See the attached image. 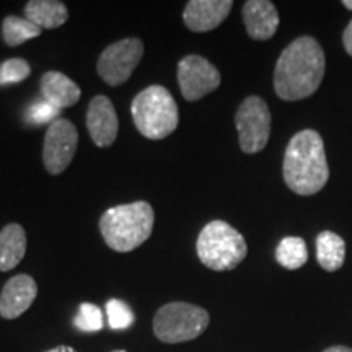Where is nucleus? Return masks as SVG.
<instances>
[{
	"instance_id": "obj_1",
	"label": "nucleus",
	"mask_w": 352,
	"mask_h": 352,
	"mask_svg": "<svg viewBox=\"0 0 352 352\" xmlns=\"http://www.w3.org/2000/svg\"><path fill=\"white\" fill-rule=\"evenodd\" d=\"M324 51L311 36L294 39L280 52L274 69V90L280 100H305L318 90L324 78Z\"/></svg>"
},
{
	"instance_id": "obj_2",
	"label": "nucleus",
	"mask_w": 352,
	"mask_h": 352,
	"mask_svg": "<svg viewBox=\"0 0 352 352\" xmlns=\"http://www.w3.org/2000/svg\"><path fill=\"white\" fill-rule=\"evenodd\" d=\"M284 182L298 196L321 191L329 179V166L323 139L314 129L297 132L287 144L283 165Z\"/></svg>"
},
{
	"instance_id": "obj_3",
	"label": "nucleus",
	"mask_w": 352,
	"mask_h": 352,
	"mask_svg": "<svg viewBox=\"0 0 352 352\" xmlns=\"http://www.w3.org/2000/svg\"><path fill=\"white\" fill-rule=\"evenodd\" d=\"M155 215L148 202L138 201L108 209L100 219V232L109 248L129 253L152 235Z\"/></svg>"
},
{
	"instance_id": "obj_4",
	"label": "nucleus",
	"mask_w": 352,
	"mask_h": 352,
	"mask_svg": "<svg viewBox=\"0 0 352 352\" xmlns=\"http://www.w3.org/2000/svg\"><path fill=\"white\" fill-rule=\"evenodd\" d=\"M131 113L138 131L147 139H165L178 127V104L162 85H152L140 91L132 100Z\"/></svg>"
},
{
	"instance_id": "obj_5",
	"label": "nucleus",
	"mask_w": 352,
	"mask_h": 352,
	"mask_svg": "<svg viewBox=\"0 0 352 352\" xmlns=\"http://www.w3.org/2000/svg\"><path fill=\"white\" fill-rule=\"evenodd\" d=\"M201 263L212 271H232L246 258L243 235L223 220H212L202 228L196 241Z\"/></svg>"
},
{
	"instance_id": "obj_6",
	"label": "nucleus",
	"mask_w": 352,
	"mask_h": 352,
	"mask_svg": "<svg viewBox=\"0 0 352 352\" xmlns=\"http://www.w3.org/2000/svg\"><path fill=\"white\" fill-rule=\"evenodd\" d=\"M209 321L204 308L184 302L166 303L153 318V333L162 342L178 344L199 338L208 329Z\"/></svg>"
},
{
	"instance_id": "obj_7",
	"label": "nucleus",
	"mask_w": 352,
	"mask_h": 352,
	"mask_svg": "<svg viewBox=\"0 0 352 352\" xmlns=\"http://www.w3.org/2000/svg\"><path fill=\"white\" fill-rule=\"evenodd\" d=\"M235 126L240 148L245 153H258L266 147L271 135L270 107L259 96H248L236 109Z\"/></svg>"
},
{
	"instance_id": "obj_8",
	"label": "nucleus",
	"mask_w": 352,
	"mask_h": 352,
	"mask_svg": "<svg viewBox=\"0 0 352 352\" xmlns=\"http://www.w3.org/2000/svg\"><path fill=\"white\" fill-rule=\"evenodd\" d=\"M142 56V41L138 38H126L109 44L107 50L101 52L96 69H98L100 77L108 85L118 87L129 80Z\"/></svg>"
},
{
	"instance_id": "obj_9",
	"label": "nucleus",
	"mask_w": 352,
	"mask_h": 352,
	"mask_svg": "<svg viewBox=\"0 0 352 352\" xmlns=\"http://www.w3.org/2000/svg\"><path fill=\"white\" fill-rule=\"evenodd\" d=\"M78 132L69 120H56L44 135L43 162L51 175H60L77 152Z\"/></svg>"
},
{
	"instance_id": "obj_10",
	"label": "nucleus",
	"mask_w": 352,
	"mask_h": 352,
	"mask_svg": "<svg viewBox=\"0 0 352 352\" xmlns=\"http://www.w3.org/2000/svg\"><path fill=\"white\" fill-rule=\"evenodd\" d=\"M220 72L206 57L189 54L178 64V83L184 100L197 101L220 85Z\"/></svg>"
},
{
	"instance_id": "obj_11",
	"label": "nucleus",
	"mask_w": 352,
	"mask_h": 352,
	"mask_svg": "<svg viewBox=\"0 0 352 352\" xmlns=\"http://www.w3.org/2000/svg\"><path fill=\"white\" fill-rule=\"evenodd\" d=\"M87 129L96 147H109L114 144L120 131L118 114L111 100L104 95H96L88 104Z\"/></svg>"
},
{
	"instance_id": "obj_12",
	"label": "nucleus",
	"mask_w": 352,
	"mask_h": 352,
	"mask_svg": "<svg viewBox=\"0 0 352 352\" xmlns=\"http://www.w3.org/2000/svg\"><path fill=\"white\" fill-rule=\"evenodd\" d=\"M232 7V0H191L184 7L183 21L195 33L210 32L223 23Z\"/></svg>"
},
{
	"instance_id": "obj_13",
	"label": "nucleus",
	"mask_w": 352,
	"mask_h": 352,
	"mask_svg": "<svg viewBox=\"0 0 352 352\" xmlns=\"http://www.w3.org/2000/svg\"><path fill=\"white\" fill-rule=\"evenodd\" d=\"M38 296V285L28 274L12 277L0 294V315L6 320H15L33 305Z\"/></svg>"
},
{
	"instance_id": "obj_14",
	"label": "nucleus",
	"mask_w": 352,
	"mask_h": 352,
	"mask_svg": "<svg viewBox=\"0 0 352 352\" xmlns=\"http://www.w3.org/2000/svg\"><path fill=\"white\" fill-rule=\"evenodd\" d=\"M241 15H243L246 33L256 41L271 39L279 28V13L270 0H248L245 2Z\"/></svg>"
},
{
	"instance_id": "obj_15",
	"label": "nucleus",
	"mask_w": 352,
	"mask_h": 352,
	"mask_svg": "<svg viewBox=\"0 0 352 352\" xmlns=\"http://www.w3.org/2000/svg\"><path fill=\"white\" fill-rule=\"evenodd\" d=\"M41 94L44 100L59 109L74 107L82 96L77 83L57 70H50L41 77Z\"/></svg>"
},
{
	"instance_id": "obj_16",
	"label": "nucleus",
	"mask_w": 352,
	"mask_h": 352,
	"mask_svg": "<svg viewBox=\"0 0 352 352\" xmlns=\"http://www.w3.org/2000/svg\"><path fill=\"white\" fill-rule=\"evenodd\" d=\"M26 233L19 223H8L0 230V271L15 270L25 258Z\"/></svg>"
},
{
	"instance_id": "obj_17",
	"label": "nucleus",
	"mask_w": 352,
	"mask_h": 352,
	"mask_svg": "<svg viewBox=\"0 0 352 352\" xmlns=\"http://www.w3.org/2000/svg\"><path fill=\"white\" fill-rule=\"evenodd\" d=\"M25 19L41 30H52L67 21L69 10L59 0H32L25 6Z\"/></svg>"
},
{
	"instance_id": "obj_18",
	"label": "nucleus",
	"mask_w": 352,
	"mask_h": 352,
	"mask_svg": "<svg viewBox=\"0 0 352 352\" xmlns=\"http://www.w3.org/2000/svg\"><path fill=\"white\" fill-rule=\"evenodd\" d=\"M316 259L324 271L341 270L346 259V241L338 233L324 230L316 236Z\"/></svg>"
},
{
	"instance_id": "obj_19",
	"label": "nucleus",
	"mask_w": 352,
	"mask_h": 352,
	"mask_svg": "<svg viewBox=\"0 0 352 352\" xmlns=\"http://www.w3.org/2000/svg\"><path fill=\"white\" fill-rule=\"evenodd\" d=\"M276 261L285 270H298L308 261L305 240L300 236H285L276 248Z\"/></svg>"
},
{
	"instance_id": "obj_20",
	"label": "nucleus",
	"mask_w": 352,
	"mask_h": 352,
	"mask_svg": "<svg viewBox=\"0 0 352 352\" xmlns=\"http://www.w3.org/2000/svg\"><path fill=\"white\" fill-rule=\"evenodd\" d=\"M43 33V30L32 23L30 20L20 19V16L8 15L2 23V36L7 46L15 47L28 41V39L38 38Z\"/></svg>"
},
{
	"instance_id": "obj_21",
	"label": "nucleus",
	"mask_w": 352,
	"mask_h": 352,
	"mask_svg": "<svg viewBox=\"0 0 352 352\" xmlns=\"http://www.w3.org/2000/svg\"><path fill=\"white\" fill-rule=\"evenodd\" d=\"M32 67L25 59L15 57L0 64V85H10V83H20L30 77Z\"/></svg>"
},
{
	"instance_id": "obj_22",
	"label": "nucleus",
	"mask_w": 352,
	"mask_h": 352,
	"mask_svg": "<svg viewBox=\"0 0 352 352\" xmlns=\"http://www.w3.org/2000/svg\"><path fill=\"white\" fill-rule=\"evenodd\" d=\"M74 324L85 333L100 331L103 328V314H101L100 307L94 305V303H82L76 320H74Z\"/></svg>"
},
{
	"instance_id": "obj_23",
	"label": "nucleus",
	"mask_w": 352,
	"mask_h": 352,
	"mask_svg": "<svg viewBox=\"0 0 352 352\" xmlns=\"http://www.w3.org/2000/svg\"><path fill=\"white\" fill-rule=\"evenodd\" d=\"M107 314L109 327L113 329H126L134 321V314H132L131 308L122 300H118V298H113L107 303Z\"/></svg>"
},
{
	"instance_id": "obj_24",
	"label": "nucleus",
	"mask_w": 352,
	"mask_h": 352,
	"mask_svg": "<svg viewBox=\"0 0 352 352\" xmlns=\"http://www.w3.org/2000/svg\"><path fill=\"white\" fill-rule=\"evenodd\" d=\"M59 108H56L54 104H51L50 101L43 100L33 104L32 111H30V118L34 124H47V122H54L56 118L59 116Z\"/></svg>"
},
{
	"instance_id": "obj_25",
	"label": "nucleus",
	"mask_w": 352,
	"mask_h": 352,
	"mask_svg": "<svg viewBox=\"0 0 352 352\" xmlns=\"http://www.w3.org/2000/svg\"><path fill=\"white\" fill-rule=\"evenodd\" d=\"M342 44H344V50L349 56H352V20L349 25L346 26L344 33H342Z\"/></svg>"
},
{
	"instance_id": "obj_26",
	"label": "nucleus",
	"mask_w": 352,
	"mask_h": 352,
	"mask_svg": "<svg viewBox=\"0 0 352 352\" xmlns=\"http://www.w3.org/2000/svg\"><path fill=\"white\" fill-rule=\"evenodd\" d=\"M323 352H352V347L347 346H331L328 349H324Z\"/></svg>"
},
{
	"instance_id": "obj_27",
	"label": "nucleus",
	"mask_w": 352,
	"mask_h": 352,
	"mask_svg": "<svg viewBox=\"0 0 352 352\" xmlns=\"http://www.w3.org/2000/svg\"><path fill=\"white\" fill-rule=\"evenodd\" d=\"M46 352H77V351L72 349V347H69V346H57V347H54V349L46 351Z\"/></svg>"
},
{
	"instance_id": "obj_28",
	"label": "nucleus",
	"mask_w": 352,
	"mask_h": 352,
	"mask_svg": "<svg viewBox=\"0 0 352 352\" xmlns=\"http://www.w3.org/2000/svg\"><path fill=\"white\" fill-rule=\"evenodd\" d=\"M342 6H344L347 10H352V0H344V2H342Z\"/></svg>"
},
{
	"instance_id": "obj_29",
	"label": "nucleus",
	"mask_w": 352,
	"mask_h": 352,
	"mask_svg": "<svg viewBox=\"0 0 352 352\" xmlns=\"http://www.w3.org/2000/svg\"><path fill=\"white\" fill-rule=\"evenodd\" d=\"M113 352H126V351H113Z\"/></svg>"
}]
</instances>
